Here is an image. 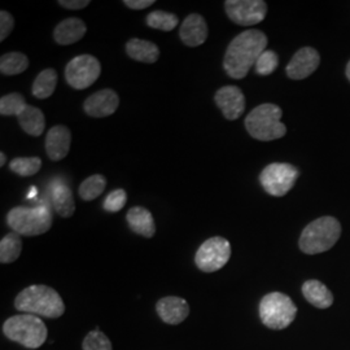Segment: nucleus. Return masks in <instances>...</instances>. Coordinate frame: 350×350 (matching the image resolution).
Segmentation results:
<instances>
[{
    "instance_id": "f257e3e1",
    "label": "nucleus",
    "mask_w": 350,
    "mask_h": 350,
    "mask_svg": "<svg viewBox=\"0 0 350 350\" xmlns=\"http://www.w3.org/2000/svg\"><path fill=\"white\" fill-rule=\"evenodd\" d=\"M267 47V37L261 30L250 29L231 40L226 50L224 68L232 79H243L256 65Z\"/></svg>"
},
{
    "instance_id": "f03ea898",
    "label": "nucleus",
    "mask_w": 350,
    "mask_h": 350,
    "mask_svg": "<svg viewBox=\"0 0 350 350\" xmlns=\"http://www.w3.org/2000/svg\"><path fill=\"white\" fill-rule=\"evenodd\" d=\"M14 308L25 314L44 318H60L65 313L62 296L49 286H30L23 289L14 300Z\"/></svg>"
},
{
    "instance_id": "7ed1b4c3",
    "label": "nucleus",
    "mask_w": 350,
    "mask_h": 350,
    "mask_svg": "<svg viewBox=\"0 0 350 350\" xmlns=\"http://www.w3.org/2000/svg\"><path fill=\"white\" fill-rule=\"evenodd\" d=\"M340 237V222L335 217L325 215L310 222L302 230L299 247L305 254L314 256L334 248Z\"/></svg>"
},
{
    "instance_id": "20e7f679",
    "label": "nucleus",
    "mask_w": 350,
    "mask_h": 350,
    "mask_svg": "<svg viewBox=\"0 0 350 350\" xmlns=\"http://www.w3.org/2000/svg\"><path fill=\"white\" fill-rule=\"evenodd\" d=\"M283 112L275 104H261L245 118V129L252 138L261 142H271L283 138L287 127L280 121Z\"/></svg>"
},
{
    "instance_id": "39448f33",
    "label": "nucleus",
    "mask_w": 350,
    "mask_h": 350,
    "mask_svg": "<svg viewBox=\"0 0 350 350\" xmlns=\"http://www.w3.org/2000/svg\"><path fill=\"white\" fill-rule=\"evenodd\" d=\"M3 334L5 338L21 344L27 349H38L46 342L49 329L37 315L20 314L4 322Z\"/></svg>"
},
{
    "instance_id": "423d86ee",
    "label": "nucleus",
    "mask_w": 350,
    "mask_h": 350,
    "mask_svg": "<svg viewBox=\"0 0 350 350\" xmlns=\"http://www.w3.org/2000/svg\"><path fill=\"white\" fill-rule=\"evenodd\" d=\"M53 217L46 205L36 208L16 206L7 214V224L13 232L23 237H38L46 234L52 226Z\"/></svg>"
},
{
    "instance_id": "0eeeda50",
    "label": "nucleus",
    "mask_w": 350,
    "mask_h": 350,
    "mask_svg": "<svg viewBox=\"0 0 350 350\" xmlns=\"http://www.w3.org/2000/svg\"><path fill=\"white\" fill-rule=\"evenodd\" d=\"M258 312L263 325L270 329L280 331L293 323L297 315V306L287 295L271 292L263 296Z\"/></svg>"
},
{
    "instance_id": "6e6552de",
    "label": "nucleus",
    "mask_w": 350,
    "mask_h": 350,
    "mask_svg": "<svg viewBox=\"0 0 350 350\" xmlns=\"http://www.w3.org/2000/svg\"><path fill=\"white\" fill-rule=\"evenodd\" d=\"M299 176V169L291 163H270L261 172L260 183L269 195L282 198L295 187Z\"/></svg>"
},
{
    "instance_id": "1a4fd4ad",
    "label": "nucleus",
    "mask_w": 350,
    "mask_h": 350,
    "mask_svg": "<svg viewBox=\"0 0 350 350\" xmlns=\"http://www.w3.org/2000/svg\"><path fill=\"white\" fill-rule=\"evenodd\" d=\"M231 257V244L227 239L214 237L208 239L196 252L195 263L204 273L221 270Z\"/></svg>"
},
{
    "instance_id": "9d476101",
    "label": "nucleus",
    "mask_w": 350,
    "mask_h": 350,
    "mask_svg": "<svg viewBox=\"0 0 350 350\" xmlns=\"http://www.w3.org/2000/svg\"><path fill=\"white\" fill-rule=\"evenodd\" d=\"M100 63L92 55L77 56L65 68L66 82L75 90H85L92 86L100 77Z\"/></svg>"
},
{
    "instance_id": "9b49d317",
    "label": "nucleus",
    "mask_w": 350,
    "mask_h": 350,
    "mask_svg": "<svg viewBox=\"0 0 350 350\" xmlns=\"http://www.w3.org/2000/svg\"><path fill=\"white\" fill-rule=\"evenodd\" d=\"M228 18L240 26H253L262 23L267 13V4L262 0H226Z\"/></svg>"
},
{
    "instance_id": "f8f14e48",
    "label": "nucleus",
    "mask_w": 350,
    "mask_h": 350,
    "mask_svg": "<svg viewBox=\"0 0 350 350\" xmlns=\"http://www.w3.org/2000/svg\"><path fill=\"white\" fill-rule=\"evenodd\" d=\"M321 64V56L313 47H302L297 51L286 68L288 78L301 81L313 75Z\"/></svg>"
},
{
    "instance_id": "ddd939ff",
    "label": "nucleus",
    "mask_w": 350,
    "mask_h": 350,
    "mask_svg": "<svg viewBox=\"0 0 350 350\" xmlns=\"http://www.w3.org/2000/svg\"><path fill=\"white\" fill-rule=\"evenodd\" d=\"M214 101L228 121L238 120L245 111V96L237 86L219 88L214 95Z\"/></svg>"
},
{
    "instance_id": "4468645a",
    "label": "nucleus",
    "mask_w": 350,
    "mask_h": 350,
    "mask_svg": "<svg viewBox=\"0 0 350 350\" xmlns=\"http://www.w3.org/2000/svg\"><path fill=\"white\" fill-rule=\"evenodd\" d=\"M118 105L120 98L117 92L111 88H104L88 96L83 104V109L90 117L104 118L112 116L117 111Z\"/></svg>"
},
{
    "instance_id": "2eb2a0df",
    "label": "nucleus",
    "mask_w": 350,
    "mask_h": 350,
    "mask_svg": "<svg viewBox=\"0 0 350 350\" xmlns=\"http://www.w3.org/2000/svg\"><path fill=\"white\" fill-rule=\"evenodd\" d=\"M179 37L187 47H199L204 44L208 38L205 18L198 13L188 14L179 29Z\"/></svg>"
},
{
    "instance_id": "dca6fc26",
    "label": "nucleus",
    "mask_w": 350,
    "mask_h": 350,
    "mask_svg": "<svg viewBox=\"0 0 350 350\" xmlns=\"http://www.w3.org/2000/svg\"><path fill=\"white\" fill-rule=\"evenodd\" d=\"M72 134L68 127L63 125L51 127L46 137V152L52 161L65 159L70 150Z\"/></svg>"
},
{
    "instance_id": "f3484780",
    "label": "nucleus",
    "mask_w": 350,
    "mask_h": 350,
    "mask_svg": "<svg viewBox=\"0 0 350 350\" xmlns=\"http://www.w3.org/2000/svg\"><path fill=\"white\" fill-rule=\"evenodd\" d=\"M156 312L165 323L179 325L186 321L189 314V305L182 297L167 296L156 304Z\"/></svg>"
},
{
    "instance_id": "a211bd4d",
    "label": "nucleus",
    "mask_w": 350,
    "mask_h": 350,
    "mask_svg": "<svg viewBox=\"0 0 350 350\" xmlns=\"http://www.w3.org/2000/svg\"><path fill=\"white\" fill-rule=\"evenodd\" d=\"M88 26L81 18H66L53 30V39L60 46H70L85 37Z\"/></svg>"
},
{
    "instance_id": "6ab92c4d",
    "label": "nucleus",
    "mask_w": 350,
    "mask_h": 350,
    "mask_svg": "<svg viewBox=\"0 0 350 350\" xmlns=\"http://www.w3.org/2000/svg\"><path fill=\"white\" fill-rule=\"evenodd\" d=\"M126 219L129 227L140 237L144 238H153L156 234V225L152 213L143 208V206H134L131 208L127 214Z\"/></svg>"
},
{
    "instance_id": "aec40b11",
    "label": "nucleus",
    "mask_w": 350,
    "mask_h": 350,
    "mask_svg": "<svg viewBox=\"0 0 350 350\" xmlns=\"http://www.w3.org/2000/svg\"><path fill=\"white\" fill-rule=\"evenodd\" d=\"M302 295L309 304L318 309H328L334 304V295L328 287L319 280H308L302 284Z\"/></svg>"
},
{
    "instance_id": "412c9836",
    "label": "nucleus",
    "mask_w": 350,
    "mask_h": 350,
    "mask_svg": "<svg viewBox=\"0 0 350 350\" xmlns=\"http://www.w3.org/2000/svg\"><path fill=\"white\" fill-rule=\"evenodd\" d=\"M126 53L133 60L144 64L156 63L160 57V50L154 43L139 38H133L126 43Z\"/></svg>"
},
{
    "instance_id": "4be33fe9",
    "label": "nucleus",
    "mask_w": 350,
    "mask_h": 350,
    "mask_svg": "<svg viewBox=\"0 0 350 350\" xmlns=\"http://www.w3.org/2000/svg\"><path fill=\"white\" fill-rule=\"evenodd\" d=\"M17 120L26 134L31 137H40L46 129L44 114L40 109L31 105H27L23 113L17 116Z\"/></svg>"
},
{
    "instance_id": "5701e85b",
    "label": "nucleus",
    "mask_w": 350,
    "mask_h": 350,
    "mask_svg": "<svg viewBox=\"0 0 350 350\" xmlns=\"http://www.w3.org/2000/svg\"><path fill=\"white\" fill-rule=\"evenodd\" d=\"M52 204L56 213L63 218H70L75 212V196L72 189L63 183L52 191Z\"/></svg>"
},
{
    "instance_id": "b1692460",
    "label": "nucleus",
    "mask_w": 350,
    "mask_h": 350,
    "mask_svg": "<svg viewBox=\"0 0 350 350\" xmlns=\"http://www.w3.org/2000/svg\"><path fill=\"white\" fill-rule=\"evenodd\" d=\"M57 85V73L55 69H44L42 70L33 83V95L37 99H49L51 95L55 92V88Z\"/></svg>"
},
{
    "instance_id": "393cba45",
    "label": "nucleus",
    "mask_w": 350,
    "mask_h": 350,
    "mask_svg": "<svg viewBox=\"0 0 350 350\" xmlns=\"http://www.w3.org/2000/svg\"><path fill=\"white\" fill-rule=\"evenodd\" d=\"M23 250V240L21 235L11 232L5 235L0 241V262L12 263L18 260Z\"/></svg>"
},
{
    "instance_id": "a878e982",
    "label": "nucleus",
    "mask_w": 350,
    "mask_h": 350,
    "mask_svg": "<svg viewBox=\"0 0 350 350\" xmlns=\"http://www.w3.org/2000/svg\"><path fill=\"white\" fill-rule=\"evenodd\" d=\"M29 66L27 56L21 52H8L0 59V72L4 75L24 73Z\"/></svg>"
},
{
    "instance_id": "bb28decb",
    "label": "nucleus",
    "mask_w": 350,
    "mask_h": 350,
    "mask_svg": "<svg viewBox=\"0 0 350 350\" xmlns=\"http://www.w3.org/2000/svg\"><path fill=\"white\" fill-rule=\"evenodd\" d=\"M107 187V179L101 174L88 176L79 186V196L85 201H92L98 199Z\"/></svg>"
},
{
    "instance_id": "cd10ccee",
    "label": "nucleus",
    "mask_w": 350,
    "mask_h": 350,
    "mask_svg": "<svg viewBox=\"0 0 350 350\" xmlns=\"http://www.w3.org/2000/svg\"><path fill=\"white\" fill-rule=\"evenodd\" d=\"M147 25L152 29L163 30V31H172L179 25V18L173 13L165 11H153L147 16Z\"/></svg>"
},
{
    "instance_id": "c85d7f7f",
    "label": "nucleus",
    "mask_w": 350,
    "mask_h": 350,
    "mask_svg": "<svg viewBox=\"0 0 350 350\" xmlns=\"http://www.w3.org/2000/svg\"><path fill=\"white\" fill-rule=\"evenodd\" d=\"M42 167L39 157H17L10 163V169L20 176H31L37 174Z\"/></svg>"
},
{
    "instance_id": "c756f323",
    "label": "nucleus",
    "mask_w": 350,
    "mask_h": 350,
    "mask_svg": "<svg viewBox=\"0 0 350 350\" xmlns=\"http://www.w3.org/2000/svg\"><path fill=\"white\" fill-rule=\"evenodd\" d=\"M27 107L21 94L12 92L0 99V114L1 116H18Z\"/></svg>"
},
{
    "instance_id": "7c9ffc66",
    "label": "nucleus",
    "mask_w": 350,
    "mask_h": 350,
    "mask_svg": "<svg viewBox=\"0 0 350 350\" xmlns=\"http://www.w3.org/2000/svg\"><path fill=\"white\" fill-rule=\"evenodd\" d=\"M83 350H113L111 340L99 329H94L88 334L82 342Z\"/></svg>"
},
{
    "instance_id": "2f4dec72",
    "label": "nucleus",
    "mask_w": 350,
    "mask_h": 350,
    "mask_svg": "<svg viewBox=\"0 0 350 350\" xmlns=\"http://www.w3.org/2000/svg\"><path fill=\"white\" fill-rule=\"evenodd\" d=\"M279 64V57L274 51L266 50L258 57L257 63L254 65L256 73L260 75H270L275 72Z\"/></svg>"
},
{
    "instance_id": "473e14b6",
    "label": "nucleus",
    "mask_w": 350,
    "mask_h": 350,
    "mask_svg": "<svg viewBox=\"0 0 350 350\" xmlns=\"http://www.w3.org/2000/svg\"><path fill=\"white\" fill-rule=\"evenodd\" d=\"M127 202V195H126L125 189L120 188V189H114L112 191L107 199L104 200L103 208L109 213L120 212Z\"/></svg>"
},
{
    "instance_id": "72a5a7b5",
    "label": "nucleus",
    "mask_w": 350,
    "mask_h": 350,
    "mask_svg": "<svg viewBox=\"0 0 350 350\" xmlns=\"http://www.w3.org/2000/svg\"><path fill=\"white\" fill-rule=\"evenodd\" d=\"M14 27V18L12 14L5 11L0 12V42L5 40V38L10 37Z\"/></svg>"
},
{
    "instance_id": "f704fd0d",
    "label": "nucleus",
    "mask_w": 350,
    "mask_h": 350,
    "mask_svg": "<svg viewBox=\"0 0 350 350\" xmlns=\"http://www.w3.org/2000/svg\"><path fill=\"white\" fill-rule=\"evenodd\" d=\"M59 4L63 5L66 10L77 11V10L86 8L90 4V0H59Z\"/></svg>"
},
{
    "instance_id": "c9c22d12",
    "label": "nucleus",
    "mask_w": 350,
    "mask_h": 350,
    "mask_svg": "<svg viewBox=\"0 0 350 350\" xmlns=\"http://www.w3.org/2000/svg\"><path fill=\"white\" fill-rule=\"evenodd\" d=\"M126 7H129L130 10H146L150 5L154 4V0H125L124 1Z\"/></svg>"
},
{
    "instance_id": "e433bc0d",
    "label": "nucleus",
    "mask_w": 350,
    "mask_h": 350,
    "mask_svg": "<svg viewBox=\"0 0 350 350\" xmlns=\"http://www.w3.org/2000/svg\"><path fill=\"white\" fill-rule=\"evenodd\" d=\"M38 195V189L36 187L30 188V193L27 195V199H33L34 196H37Z\"/></svg>"
},
{
    "instance_id": "4c0bfd02",
    "label": "nucleus",
    "mask_w": 350,
    "mask_h": 350,
    "mask_svg": "<svg viewBox=\"0 0 350 350\" xmlns=\"http://www.w3.org/2000/svg\"><path fill=\"white\" fill-rule=\"evenodd\" d=\"M5 161H7V156H5L4 152H1V153H0V166H4Z\"/></svg>"
},
{
    "instance_id": "58836bf2",
    "label": "nucleus",
    "mask_w": 350,
    "mask_h": 350,
    "mask_svg": "<svg viewBox=\"0 0 350 350\" xmlns=\"http://www.w3.org/2000/svg\"><path fill=\"white\" fill-rule=\"evenodd\" d=\"M345 75H347V78L349 79L350 82V62L348 63V65H347V69H345Z\"/></svg>"
}]
</instances>
